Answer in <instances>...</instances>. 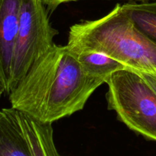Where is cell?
<instances>
[{
	"instance_id": "3",
	"label": "cell",
	"mask_w": 156,
	"mask_h": 156,
	"mask_svg": "<svg viewBox=\"0 0 156 156\" xmlns=\"http://www.w3.org/2000/svg\"><path fill=\"white\" fill-rule=\"evenodd\" d=\"M108 110L128 128L156 142V92L136 71L113 73L106 80Z\"/></svg>"
},
{
	"instance_id": "5",
	"label": "cell",
	"mask_w": 156,
	"mask_h": 156,
	"mask_svg": "<svg viewBox=\"0 0 156 156\" xmlns=\"http://www.w3.org/2000/svg\"><path fill=\"white\" fill-rule=\"evenodd\" d=\"M22 0H0V76L8 92Z\"/></svg>"
},
{
	"instance_id": "7",
	"label": "cell",
	"mask_w": 156,
	"mask_h": 156,
	"mask_svg": "<svg viewBox=\"0 0 156 156\" xmlns=\"http://www.w3.org/2000/svg\"><path fill=\"white\" fill-rule=\"evenodd\" d=\"M16 114L32 155L62 156L55 146L52 123H42L17 110Z\"/></svg>"
},
{
	"instance_id": "12",
	"label": "cell",
	"mask_w": 156,
	"mask_h": 156,
	"mask_svg": "<svg viewBox=\"0 0 156 156\" xmlns=\"http://www.w3.org/2000/svg\"><path fill=\"white\" fill-rule=\"evenodd\" d=\"M4 92H5V86L4 82H3L2 79L0 76V98H1L2 95Z\"/></svg>"
},
{
	"instance_id": "6",
	"label": "cell",
	"mask_w": 156,
	"mask_h": 156,
	"mask_svg": "<svg viewBox=\"0 0 156 156\" xmlns=\"http://www.w3.org/2000/svg\"><path fill=\"white\" fill-rule=\"evenodd\" d=\"M0 156H33L12 108L0 109Z\"/></svg>"
},
{
	"instance_id": "8",
	"label": "cell",
	"mask_w": 156,
	"mask_h": 156,
	"mask_svg": "<svg viewBox=\"0 0 156 156\" xmlns=\"http://www.w3.org/2000/svg\"><path fill=\"white\" fill-rule=\"evenodd\" d=\"M71 51L85 75L105 82L113 73L127 69L123 63L101 52L89 50Z\"/></svg>"
},
{
	"instance_id": "9",
	"label": "cell",
	"mask_w": 156,
	"mask_h": 156,
	"mask_svg": "<svg viewBox=\"0 0 156 156\" xmlns=\"http://www.w3.org/2000/svg\"><path fill=\"white\" fill-rule=\"evenodd\" d=\"M122 8L136 27L156 44V2L127 3Z\"/></svg>"
},
{
	"instance_id": "1",
	"label": "cell",
	"mask_w": 156,
	"mask_h": 156,
	"mask_svg": "<svg viewBox=\"0 0 156 156\" xmlns=\"http://www.w3.org/2000/svg\"><path fill=\"white\" fill-rule=\"evenodd\" d=\"M103 83L85 74L66 45L54 44L9 94V101L14 109L42 123H53L83 109Z\"/></svg>"
},
{
	"instance_id": "2",
	"label": "cell",
	"mask_w": 156,
	"mask_h": 156,
	"mask_svg": "<svg viewBox=\"0 0 156 156\" xmlns=\"http://www.w3.org/2000/svg\"><path fill=\"white\" fill-rule=\"evenodd\" d=\"M70 50H94L123 63L129 69L156 73V44L136 27L117 4L105 16L71 26Z\"/></svg>"
},
{
	"instance_id": "10",
	"label": "cell",
	"mask_w": 156,
	"mask_h": 156,
	"mask_svg": "<svg viewBox=\"0 0 156 156\" xmlns=\"http://www.w3.org/2000/svg\"><path fill=\"white\" fill-rule=\"evenodd\" d=\"M138 73L149 86L156 92V73H143V72H136Z\"/></svg>"
},
{
	"instance_id": "4",
	"label": "cell",
	"mask_w": 156,
	"mask_h": 156,
	"mask_svg": "<svg viewBox=\"0 0 156 156\" xmlns=\"http://www.w3.org/2000/svg\"><path fill=\"white\" fill-rule=\"evenodd\" d=\"M48 12L42 0H22L8 94L55 44L53 39L58 31L50 24Z\"/></svg>"
},
{
	"instance_id": "11",
	"label": "cell",
	"mask_w": 156,
	"mask_h": 156,
	"mask_svg": "<svg viewBox=\"0 0 156 156\" xmlns=\"http://www.w3.org/2000/svg\"><path fill=\"white\" fill-rule=\"evenodd\" d=\"M44 4L47 7V9L50 12H53L59 5L69 2L78 1V0H42ZM140 1H146V0H140Z\"/></svg>"
}]
</instances>
